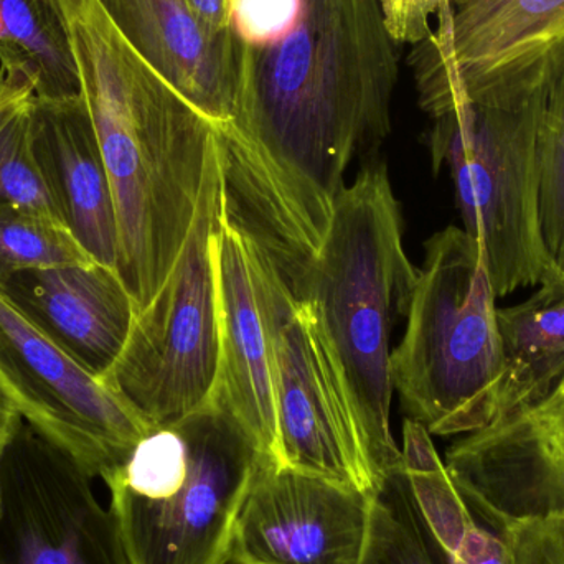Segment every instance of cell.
<instances>
[{"mask_svg": "<svg viewBox=\"0 0 564 564\" xmlns=\"http://www.w3.org/2000/svg\"><path fill=\"white\" fill-rule=\"evenodd\" d=\"M394 45L381 0H304L285 39L243 46L237 112L215 124L224 212L278 267L321 248L345 171L390 132Z\"/></svg>", "mask_w": 564, "mask_h": 564, "instance_id": "obj_1", "label": "cell"}, {"mask_svg": "<svg viewBox=\"0 0 564 564\" xmlns=\"http://www.w3.org/2000/svg\"><path fill=\"white\" fill-rule=\"evenodd\" d=\"M59 3L115 197L116 271L141 312L191 234L217 126L126 40L98 0Z\"/></svg>", "mask_w": 564, "mask_h": 564, "instance_id": "obj_2", "label": "cell"}, {"mask_svg": "<svg viewBox=\"0 0 564 564\" xmlns=\"http://www.w3.org/2000/svg\"><path fill=\"white\" fill-rule=\"evenodd\" d=\"M281 276L321 322L380 484L401 464L390 421L391 337L398 318L406 317L417 280L387 165L361 169L338 195L321 248Z\"/></svg>", "mask_w": 564, "mask_h": 564, "instance_id": "obj_3", "label": "cell"}, {"mask_svg": "<svg viewBox=\"0 0 564 564\" xmlns=\"http://www.w3.org/2000/svg\"><path fill=\"white\" fill-rule=\"evenodd\" d=\"M264 463L247 433L210 403L145 434L105 479L132 564H230Z\"/></svg>", "mask_w": 564, "mask_h": 564, "instance_id": "obj_4", "label": "cell"}, {"mask_svg": "<svg viewBox=\"0 0 564 564\" xmlns=\"http://www.w3.org/2000/svg\"><path fill=\"white\" fill-rule=\"evenodd\" d=\"M497 299L479 241L457 227L426 241L391 380L408 417L434 436L477 433L499 417Z\"/></svg>", "mask_w": 564, "mask_h": 564, "instance_id": "obj_5", "label": "cell"}, {"mask_svg": "<svg viewBox=\"0 0 564 564\" xmlns=\"http://www.w3.org/2000/svg\"><path fill=\"white\" fill-rule=\"evenodd\" d=\"M546 91L513 108L466 105L434 118V172L453 178L463 230L482 248L497 297L545 280L555 261L540 220V124Z\"/></svg>", "mask_w": 564, "mask_h": 564, "instance_id": "obj_6", "label": "cell"}, {"mask_svg": "<svg viewBox=\"0 0 564 564\" xmlns=\"http://www.w3.org/2000/svg\"><path fill=\"white\" fill-rule=\"evenodd\" d=\"M221 214L217 144L184 248L161 291L135 315L124 350L105 378L152 427L191 416L214 390L220 344L215 245Z\"/></svg>", "mask_w": 564, "mask_h": 564, "instance_id": "obj_7", "label": "cell"}, {"mask_svg": "<svg viewBox=\"0 0 564 564\" xmlns=\"http://www.w3.org/2000/svg\"><path fill=\"white\" fill-rule=\"evenodd\" d=\"M243 237L273 360L274 467L324 477L371 496L377 477L321 322L311 304L289 288L260 245Z\"/></svg>", "mask_w": 564, "mask_h": 564, "instance_id": "obj_8", "label": "cell"}, {"mask_svg": "<svg viewBox=\"0 0 564 564\" xmlns=\"http://www.w3.org/2000/svg\"><path fill=\"white\" fill-rule=\"evenodd\" d=\"M436 20L413 59L433 119L466 105H523L564 69V0H457Z\"/></svg>", "mask_w": 564, "mask_h": 564, "instance_id": "obj_9", "label": "cell"}, {"mask_svg": "<svg viewBox=\"0 0 564 564\" xmlns=\"http://www.w3.org/2000/svg\"><path fill=\"white\" fill-rule=\"evenodd\" d=\"M0 388L29 426L89 477L111 476L152 427L43 335L0 289Z\"/></svg>", "mask_w": 564, "mask_h": 564, "instance_id": "obj_10", "label": "cell"}, {"mask_svg": "<svg viewBox=\"0 0 564 564\" xmlns=\"http://www.w3.org/2000/svg\"><path fill=\"white\" fill-rule=\"evenodd\" d=\"M91 479L22 420L3 456L0 564H132Z\"/></svg>", "mask_w": 564, "mask_h": 564, "instance_id": "obj_11", "label": "cell"}, {"mask_svg": "<svg viewBox=\"0 0 564 564\" xmlns=\"http://www.w3.org/2000/svg\"><path fill=\"white\" fill-rule=\"evenodd\" d=\"M360 564H513L506 539L477 523L431 434L410 417L400 466L371 494Z\"/></svg>", "mask_w": 564, "mask_h": 564, "instance_id": "obj_12", "label": "cell"}, {"mask_svg": "<svg viewBox=\"0 0 564 564\" xmlns=\"http://www.w3.org/2000/svg\"><path fill=\"white\" fill-rule=\"evenodd\" d=\"M446 469L490 529L564 519V378L539 403L453 444Z\"/></svg>", "mask_w": 564, "mask_h": 564, "instance_id": "obj_13", "label": "cell"}, {"mask_svg": "<svg viewBox=\"0 0 564 564\" xmlns=\"http://www.w3.org/2000/svg\"><path fill=\"white\" fill-rule=\"evenodd\" d=\"M370 494L264 463L245 502L230 564H360Z\"/></svg>", "mask_w": 564, "mask_h": 564, "instance_id": "obj_14", "label": "cell"}, {"mask_svg": "<svg viewBox=\"0 0 564 564\" xmlns=\"http://www.w3.org/2000/svg\"><path fill=\"white\" fill-rule=\"evenodd\" d=\"M218 368L208 403L231 417L268 464L278 459V411L270 337L240 228L221 214L215 245Z\"/></svg>", "mask_w": 564, "mask_h": 564, "instance_id": "obj_15", "label": "cell"}, {"mask_svg": "<svg viewBox=\"0 0 564 564\" xmlns=\"http://www.w3.org/2000/svg\"><path fill=\"white\" fill-rule=\"evenodd\" d=\"M12 304L93 377L105 381L124 350L138 308L118 271L63 264L0 281Z\"/></svg>", "mask_w": 564, "mask_h": 564, "instance_id": "obj_16", "label": "cell"}, {"mask_svg": "<svg viewBox=\"0 0 564 564\" xmlns=\"http://www.w3.org/2000/svg\"><path fill=\"white\" fill-rule=\"evenodd\" d=\"M30 141L62 224L105 267L118 263V220L108 169L83 95L30 102Z\"/></svg>", "mask_w": 564, "mask_h": 564, "instance_id": "obj_17", "label": "cell"}, {"mask_svg": "<svg viewBox=\"0 0 564 564\" xmlns=\"http://www.w3.org/2000/svg\"><path fill=\"white\" fill-rule=\"evenodd\" d=\"M129 43L215 124L234 121L243 45L184 0H98Z\"/></svg>", "mask_w": 564, "mask_h": 564, "instance_id": "obj_18", "label": "cell"}, {"mask_svg": "<svg viewBox=\"0 0 564 564\" xmlns=\"http://www.w3.org/2000/svg\"><path fill=\"white\" fill-rule=\"evenodd\" d=\"M497 318L506 355L502 417L539 403L564 378V271L553 270L535 294L499 308Z\"/></svg>", "mask_w": 564, "mask_h": 564, "instance_id": "obj_19", "label": "cell"}, {"mask_svg": "<svg viewBox=\"0 0 564 564\" xmlns=\"http://www.w3.org/2000/svg\"><path fill=\"white\" fill-rule=\"evenodd\" d=\"M0 69L40 99L82 95L72 33L59 0H0Z\"/></svg>", "mask_w": 564, "mask_h": 564, "instance_id": "obj_20", "label": "cell"}, {"mask_svg": "<svg viewBox=\"0 0 564 564\" xmlns=\"http://www.w3.org/2000/svg\"><path fill=\"white\" fill-rule=\"evenodd\" d=\"M33 96L26 79L0 69V207L29 208L59 220L30 141Z\"/></svg>", "mask_w": 564, "mask_h": 564, "instance_id": "obj_21", "label": "cell"}, {"mask_svg": "<svg viewBox=\"0 0 564 564\" xmlns=\"http://www.w3.org/2000/svg\"><path fill=\"white\" fill-rule=\"evenodd\" d=\"M95 261L68 228L48 215L0 207V281L22 271Z\"/></svg>", "mask_w": 564, "mask_h": 564, "instance_id": "obj_22", "label": "cell"}, {"mask_svg": "<svg viewBox=\"0 0 564 564\" xmlns=\"http://www.w3.org/2000/svg\"><path fill=\"white\" fill-rule=\"evenodd\" d=\"M539 151L543 240L556 267L564 271V69L546 91Z\"/></svg>", "mask_w": 564, "mask_h": 564, "instance_id": "obj_23", "label": "cell"}, {"mask_svg": "<svg viewBox=\"0 0 564 564\" xmlns=\"http://www.w3.org/2000/svg\"><path fill=\"white\" fill-rule=\"evenodd\" d=\"M302 3L304 0H231V32L245 48H270L294 29Z\"/></svg>", "mask_w": 564, "mask_h": 564, "instance_id": "obj_24", "label": "cell"}, {"mask_svg": "<svg viewBox=\"0 0 564 564\" xmlns=\"http://www.w3.org/2000/svg\"><path fill=\"white\" fill-rule=\"evenodd\" d=\"M513 564H564V519H530L497 530Z\"/></svg>", "mask_w": 564, "mask_h": 564, "instance_id": "obj_25", "label": "cell"}, {"mask_svg": "<svg viewBox=\"0 0 564 564\" xmlns=\"http://www.w3.org/2000/svg\"><path fill=\"white\" fill-rule=\"evenodd\" d=\"M454 0H381L384 23L394 43L424 42L433 32L431 20Z\"/></svg>", "mask_w": 564, "mask_h": 564, "instance_id": "obj_26", "label": "cell"}, {"mask_svg": "<svg viewBox=\"0 0 564 564\" xmlns=\"http://www.w3.org/2000/svg\"><path fill=\"white\" fill-rule=\"evenodd\" d=\"M205 25L217 32H230L231 0H184Z\"/></svg>", "mask_w": 564, "mask_h": 564, "instance_id": "obj_27", "label": "cell"}, {"mask_svg": "<svg viewBox=\"0 0 564 564\" xmlns=\"http://www.w3.org/2000/svg\"><path fill=\"white\" fill-rule=\"evenodd\" d=\"M22 423V417L10 416L0 417V509H2V464L3 456H6L7 446L12 440L19 424Z\"/></svg>", "mask_w": 564, "mask_h": 564, "instance_id": "obj_28", "label": "cell"}, {"mask_svg": "<svg viewBox=\"0 0 564 564\" xmlns=\"http://www.w3.org/2000/svg\"><path fill=\"white\" fill-rule=\"evenodd\" d=\"M20 416L13 408L12 401L9 400L2 388H0V417Z\"/></svg>", "mask_w": 564, "mask_h": 564, "instance_id": "obj_29", "label": "cell"}]
</instances>
